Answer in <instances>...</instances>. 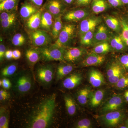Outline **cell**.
Returning <instances> with one entry per match:
<instances>
[{"label": "cell", "mask_w": 128, "mask_h": 128, "mask_svg": "<svg viewBox=\"0 0 128 128\" xmlns=\"http://www.w3.org/2000/svg\"><path fill=\"white\" fill-rule=\"evenodd\" d=\"M56 96L53 94L36 106L30 114L28 128H46L52 123L56 107Z\"/></svg>", "instance_id": "1"}, {"label": "cell", "mask_w": 128, "mask_h": 128, "mask_svg": "<svg viewBox=\"0 0 128 128\" xmlns=\"http://www.w3.org/2000/svg\"><path fill=\"white\" fill-rule=\"evenodd\" d=\"M43 58L46 61H64L65 51L64 48L54 46L40 48L38 50Z\"/></svg>", "instance_id": "2"}, {"label": "cell", "mask_w": 128, "mask_h": 128, "mask_svg": "<svg viewBox=\"0 0 128 128\" xmlns=\"http://www.w3.org/2000/svg\"><path fill=\"white\" fill-rule=\"evenodd\" d=\"M75 30V27L72 24H68L63 27L59 35L53 45L62 48L67 45L70 41Z\"/></svg>", "instance_id": "3"}, {"label": "cell", "mask_w": 128, "mask_h": 128, "mask_svg": "<svg viewBox=\"0 0 128 128\" xmlns=\"http://www.w3.org/2000/svg\"><path fill=\"white\" fill-rule=\"evenodd\" d=\"M123 112L116 110L104 114L100 118L105 125L109 127H115L118 125L124 118Z\"/></svg>", "instance_id": "4"}, {"label": "cell", "mask_w": 128, "mask_h": 128, "mask_svg": "<svg viewBox=\"0 0 128 128\" xmlns=\"http://www.w3.org/2000/svg\"><path fill=\"white\" fill-rule=\"evenodd\" d=\"M124 67L120 62L112 63L108 67L106 74L108 82L115 85L124 73Z\"/></svg>", "instance_id": "5"}, {"label": "cell", "mask_w": 128, "mask_h": 128, "mask_svg": "<svg viewBox=\"0 0 128 128\" xmlns=\"http://www.w3.org/2000/svg\"><path fill=\"white\" fill-rule=\"evenodd\" d=\"M123 104V99L120 94H116L107 101L101 109L102 113L104 114L108 112L118 110Z\"/></svg>", "instance_id": "6"}, {"label": "cell", "mask_w": 128, "mask_h": 128, "mask_svg": "<svg viewBox=\"0 0 128 128\" xmlns=\"http://www.w3.org/2000/svg\"><path fill=\"white\" fill-rule=\"evenodd\" d=\"M37 79L40 82L44 85L50 84L52 82L54 76V70L50 66L40 67L37 70Z\"/></svg>", "instance_id": "7"}, {"label": "cell", "mask_w": 128, "mask_h": 128, "mask_svg": "<svg viewBox=\"0 0 128 128\" xmlns=\"http://www.w3.org/2000/svg\"><path fill=\"white\" fill-rule=\"evenodd\" d=\"M101 22L100 18L97 17L88 16L84 18L80 24V34L82 35L89 31L95 30Z\"/></svg>", "instance_id": "8"}, {"label": "cell", "mask_w": 128, "mask_h": 128, "mask_svg": "<svg viewBox=\"0 0 128 128\" xmlns=\"http://www.w3.org/2000/svg\"><path fill=\"white\" fill-rule=\"evenodd\" d=\"M32 87V80L28 76L23 74L19 76L16 79L15 87L21 94H24L29 91Z\"/></svg>", "instance_id": "9"}, {"label": "cell", "mask_w": 128, "mask_h": 128, "mask_svg": "<svg viewBox=\"0 0 128 128\" xmlns=\"http://www.w3.org/2000/svg\"><path fill=\"white\" fill-rule=\"evenodd\" d=\"M31 39L33 44L37 46L48 45L51 41L50 36L43 30H36L32 33Z\"/></svg>", "instance_id": "10"}, {"label": "cell", "mask_w": 128, "mask_h": 128, "mask_svg": "<svg viewBox=\"0 0 128 128\" xmlns=\"http://www.w3.org/2000/svg\"><path fill=\"white\" fill-rule=\"evenodd\" d=\"M89 16L88 9L81 8L70 11L65 14L64 19L67 22H76L83 20Z\"/></svg>", "instance_id": "11"}, {"label": "cell", "mask_w": 128, "mask_h": 128, "mask_svg": "<svg viewBox=\"0 0 128 128\" xmlns=\"http://www.w3.org/2000/svg\"><path fill=\"white\" fill-rule=\"evenodd\" d=\"M112 35L107 28L103 25L98 26L94 34L92 45L107 41L112 38Z\"/></svg>", "instance_id": "12"}, {"label": "cell", "mask_w": 128, "mask_h": 128, "mask_svg": "<svg viewBox=\"0 0 128 128\" xmlns=\"http://www.w3.org/2000/svg\"><path fill=\"white\" fill-rule=\"evenodd\" d=\"M105 56L92 52L89 54L82 62L84 67L99 66L103 64L105 60Z\"/></svg>", "instance_id": "13"}, {"label": "cell", "mask_w": 128, "mask_h": 128, "mask_svg": "<svg viewBox=\"0 0 128 128\" xmlns=\"http://www.w3.org/2000/svg\"><path fill=\"white\" fill-rule=\"evenodd\" d=\"M65 6V4L62 0H48L45 4V8L53 16L57 17L63 11Z\"/></svg>", "instance_id": "14"}, {"label": "cell", "mask_w": 128, "mask_h": 128, "mask_svg": "<svg viewBox=\"0 0 128 128\" xmlns=\"http://www.w3.org/2000/svg\"><path fill=\"white\" fill-rule=\"evenodd\" d=\"M86 53L84 48H72L65 51L64 59L68 62H74L80 58Z\"/></svg>", "instance_id": "15"}, {"label": "cell", "mask_w": 128, "mask_h": 128, "mask_svg": "<svg viewBox=\"0 0 128 128\" xmlns=\"http://www.w3.org/2000/svg\"><path fill=\"white\" fill-rule=\"evenodd\" d=\"M88 79L91 85L94 88H98L104 84L105 79L100 72L96 69L91 70L88 73Z\"/></svg>", "instance_id": "16"}, {"label": "cell", "mask_w": 128, "mask_h": 128, "mask_svg": "<svg viewBox=\"0 0 128 128\" xmlns=\"http://www.w3.org/2000/svg\"><path fill=\"white\" fill-rule=\"evenodd\" d=\"M82 80L80 73H74L67 76L62 82L63 86L66 89H74L81 83Z\"/></svg>", "instance_id": "17"}, {"label": "cell", "mask_w": 128, "mask_h": 128, "mask_svg": "<svg viewBox=\"0 0 128 128\" xmlns=\"http://www.w3.org/2000/svg\"><path fill=\"white\" fill-rule=\"evenodd\" d=\"M105 93V91L103 89L92 92L89 100V105L91 107H96L100 104L103 100Z\"/></svg>", "instance_id": "18"}, {"label": "cell", "mask_w": 128, "mask_h": 128, "mask_svg": "<svg viewBox=\"0 0 128 128\" xmlns=\"http://www.w3.org/2000/svg\"><path fill=\"white\" fill-rule=\"evenodd\" d=\"M0 19L2 28H8L11 26L15 22L16 20V14L4 12L0 14Z\"/></svg>", "instance_id": "19"}, {"label": "cell", "mask_w": 128, "mask_h": 128, "mask_svg": "<svg viewBox=\"0 0 128 128\" xmlns=\"http://www.w3.org/2000/svg\"><path fill=\"white\" fill-rule=\"evenodd\" d=\"M38 11V9L34 5L30 2H25L21 7L20 14L24 18H29Z\"/></svg>", "instance_id": "20"}, {"label": "cell", "mask_w": 128, "mask_h": 128, "mask_svg": "<svg viewBox=\"0 0 128 128\" xmlns=\"http://www.w3.org/2000/svg\"><path fill=\"white\" fill-rule=\"evenodd\" d=\"M108 4L106 0H92V10L95 14H99L106 10L108 7Z\"/></svg>", "instance_id": "21"}, {"label": "cell", "mask_w": 128, "mask_h": 128, "mask_svg": "<svg viewBox=\"0 0 128 128\" xmlns=\"http://www.w3.org/2000/svg\"><path fill=\"white\" fill-rule=\"evenodd\" d=\"M92 90L88 87L80 89L77 95V99L78 102L82 105H85L89 102Z\"/></svg>", "instance_id": "22"}, {"label": "cell", "mask_w": 128, "mask_h": 128, "mask_svg": "<svg viewBox=\"0 0 128 128\" xmlns=\"http://www.w3.org/2000/svg\"><path fill=\"white\" fill-rule=\"evenodd\" d=\"M52 16L51 13L48 11L43 13L41 16L40 26L47 31L50 30L53 24Z\"/></svg>", "instance_id": "23"}, {"label": "cell", "mask_w": 128, "mask_h": 128, "mask_svg": "<svg viewBox=\"0 0 128 128\" xmlns=\"http://www.w3.org/2000/svg\"><path fill=\"white\" fill-rule=\"evenodd\" d=\"M41 13L38 11L28 18L27 22L28 27L32 30H35L40 26L41 18Z\"/></svg>", "instance_id": "24"}, {"label": "cell", "mask_w": 128, "mask_h": 128, "mask_svg": "<svg viewBox=\"0 0 128 128\" xmlns=\"http://www.w3.org/2000/svg\"><path fill=\"white\" fill-rule=\"evenodd\" d=\"M110 44L112 48L117 51H124L127 46L120 36H115L112 38Z\"/></svg>", "instance_id": "25"}, {"label": "cell", "mask_w": 128, "mask_h": 128, "mask_svg": "<svg viewBox=\"0 0 128 128\" xmlns=\"http://www.w3.org/2000/svg\"><path fill=\"white\" fill-rule=\"evenodd\" d=\"M73 66L69 64L60 65L58 66L56 73L57 80H61L71 73L73 70Z\"/></svg>", "instance_id": "26"}, {"label": "cell", "mask_w": 128, "mask_h": 128, "mask_svg": "<svg viewBox=\"0 0 128 128\" xmlns=\"http://www.w3.org/2000/svg\"><path fill=\"white\" fill-rule=\"evenodd\" d=\"M112 48L107 41L102 42L96 44L92 49V52L99 54H104L110 52Z\"/></svg>", "instance_id": "27"}, {"label": "cell", "mask_w": 128, "mask_h": 128, "mask_svg": "<svg viewBox=\"0 0 128 128\" xmlns=\"http://www.w3.org/2000/svg\"><path fill=\"white\" fill-rule=\"evenodd\" d=\"M105 22L108 26L115 32H119L121 29L120 22L115 18L107 16L105 18Z\"/></svg>", "instance_id": "28"}, {"label": "cell", "mask_w": 128, "mask_h": 128, "mask_svg": "<svg viewBox=\"0 0 128 128\" xmlns=\"http://www.w3.org/2000/svg\"><path fill=\"white\" fill-rule=\"evenodd\" d=\"M66 110L69 115L73 116L76 113V108L74 100L70 96H66L64 97Z\"/></svg>", "instance_id": "29"}, {"label": "cell", "mask_w": 128, "mask_h": 128, "mask_svg": "<svg viewBox=\"0 0 128 128\" xmlns=\"http://www.w3.org/2000/svg\"><path fill=\"white\" fill-rule=\"evenodd\" d=\"M121 34L120 36L128 47V15L120 21Z\"/></svg>", "instance_id": "30"}, {"label": "cell", "mask_w": 128, "mask_h": 128, "mask_svg": "<svg viewBox=\"0 0 128 128\" xmlns=\"http://www.w3.org/2000/svg\"><path fill=\"white\" fill-rule=\"evenodd\" d=\"M18 0H6L0 3V12L9 11L17 6Z\"/></svg>", "instance_id": "31"}, {"label": "cell", "mask_w": 128, "mask_h": 128, "mask_svg": "<svg viewBox=\"0 0 128 128\" xmlns=\"http://www.w3.org/2000/svg\"><path fill=\"white\" fill-rule=\"evenodd\" d=\"M95 30H92L81 35L80 43L82 45L85 46L92 45Z\"/></svg>", "instance_id": "32"}, {"label": "cell", "mask_w": 128, "mask_h": 128, "mask_svg": "<svg viewBox=\"0 0 128 128\" xmlns=\"http://www.w3.org/2000/svg\"><path fill=\"white\" fill-rule=\"evenodd\" d=\"M40 55L39 51L34 49L28 50L26 52L27 59L32 64H36L39 60Z\"/></svg>", "instance_id": "33"}, {"label": "cell", "mask_w": 128, "mask_h": 128, "mask_svg": "<svg viewBox=\"0 0 128 128\" xmlns=\"http://www.w3.org/2000/svg\"><path fill=\"white\" fill-rule=\"evenodd\" d=\"M63 28L61 16L56 17L52 31V34L54 39L58 38Z\"/></svg>", "instance_id": "34"}, {"label": "cell", "mask_w": 128, "mask_h": 128, "mask_svg": "<svg viewBox=\"0 0 128 128\" xmlns=\"http://www.w3.org/2000/svg\"><path fill=\"white\" fill-rule=\"evenodd\" d=\"M9 118L7 112L4 108H0V128H8Z\"/></svg>", "instance_id": "35"}, {"label": "cell", "mask_w": 128, "mask_h": 128, "mask_svg": "<svg viewBox=\"0 0 128 128\" xmlns=\"http://www.w3.org/2000/svg\"><path fill=\"white\" fill-rule=\"evenodd\" d=\"M16 65L12 64L6 66L1 71L2 75L4 77H8L14 74L17 70Z\"/></svg>", "instance_id": "36"}, {"label": "cell", "mask_w": 128, "mask_h": 128, "mask_svg": "<svg viewBox=\"0 0 128 128\" xmlns=\"http://www.w3.org/2000/svg\"><path fill=\"white\" fill-rule=\"evenodd\" d=\"M118 89H124L128 86V73H124L115 84Z\"/></svg>", "instance_id": "37"}, {"label": "cell", "mask_w": 128, "mask_h": 128, "mask_svg": "<svg viewBox=\"0 0 128 128\" xmlns=\"http://www.w3.org/2000/svg\"><path fill=\"white\" fill-rule=\"evenodd\" d=\"M25 41V38L23 35L18 33L14 35L12 40V42L15 46H19L23 45Z\"/></svg>", "instance_id": "38"}, {"label": "cell", "mask_w": 128, "mask_h": 128, "mask_svg": "<svg viewBox=\"0 0 128 128\" xmlns=\"http://www.w3.org/2000/svg\"><path fill=\"white\" fill-rule=\"evenodd\" d=\"M91 122L88 118H84L79 121L76 124L77 128H92Z\"/></svg>", "instance_id": "39"}, {"label": "cell", "mask_w": 128, "mask_h": 128, "mask_svg": "<svg viewBox=\"0 0 128 128\" xmlns=\"http://www.w3.org/2000/svg\"><path fill=\"white\" fill-rule=\"evenodd\" d=\"M119 62L124 70L128 71V54L121 56L119 58Z\"/></svg>", "instance_id": "40"}, {"label": "cell", "mask_w": 128, "mask_h": 128, "mask_svg": "<svg viewBox=\"0 0 128 128\" xmlns=\"http://www.w3.org/2000/svg\"><path fill=\"white\" fill-rule=\"evenodd\" d=\"M0 85L4 89H8L11 87L12 83L8 79L4 78L0 81Z\"/></svg>", "instance_id": "41"}, {"label": "cell", "mask_w": 128, "mask_h": 128, "mask_svg": "<svg viewBox=\"0 0 128 128\" xmlns=\"http://www.w3.org/2000/svg\"><path fill=\"white\" fill-rule=\"evenodd\" d=\"M108 4L114 7H118L124 6L121 0H107Z\"/></svg>", "instance_id": "42"}, {"label": "cell", "mask_w": 128, "mask_h": 128, "mask_svg": "<svg viewBox=\"0 0 128 128\" xmlns=\"http://www.w3.org/2000/svg\"><path fill=\"white\" fill-rule=\"evenodd\" d=\"M92 0H75L76 4L80 6H87L91 4Z\"/></svg>", "instance_id": "43"}, {"label": "cell", "mask_w": 128, "mask_h": 128, "mask_svg": "<svg viewBox=\"0 0 128 128\" xmlns=\"http://www.w3.org/2000/svg\"><path fill=\"white\" fill-rule=\"evenodd\" d=\"M6 48L4 44H1L0 45V60L2 61L5 56Z\"/></svg>", "instance_id": "44"}, {"label": "cell", "mask_w": 128, "mask_h": 128, "mask_svg": "<svg viewBox=\"0 0 128 128\" xmlns=\"http://www.w3.org/2000/svg\"><path fill=\"white\" fill-rule=\"evenodd\" d=\"M31 3L37 6H40L42 5L44 0H28Z\"/></svg>", "instance_id": "45"}, {"label": "cell", "mask_w": 128, "mask_h": 128, "mask_svg": "<svg viewBox=\"0 0 128 128\" xmlns=\"http://www.w3.org/2000/svg\"><path fill=\"white\" fill-rule=\"evenodd\" d=\"M21 56V53L20 50H16L13 51L12 58L14 60H18L20 58Z\"/></svg>", "instance_id": "46"}, {"label": "cell", "mask_w": 128, "mask_h": 128, "mask_svg": "<svg viewBox=\"0 0 128 128\" xmlns=\"http://www.w3.org/2000/svg\"><path fill=\"white\" fill-rule=\"evenodd\" d=\"M5 56L7 59H11L12 58L13 51H12V50H6L5 53Z\"/></svg>", "instance_id": "47"}, {"label": "cell", "mask_w": 128, "mask_h": 128, "mask_svg": "<svg viewBox=\"0 0 128 128\" xmlns=\"http://www.w3.org/2000/svg\"><path fill=\"white\" fill-rule=\"evenodd\" d=\"M9 94H0V100L1 101H4L9 98Z\"/></svg>", "instance_id": "48"}, {"label": "cell", "mask_w": 128, "mask_h": 128, "mask_svg": "<svg viewBox=\"0 0 128 128\" xmlns=\"http://www.w3.org/2000/svg\"><path fill=\"white\" fill-rule=\"evenodd\" d=\"M63 2L66 4H70L73 3L75 0H62Z\"/></svg>", "instance_id": "49"}, {"label": "cell", "mask_w": 128, "mask_h": 128, "mask_svg": "<svg viewBox=\"0 0 128 128\" xmlns=\"http://www.w3.org/2000/svg\"><path fill=\"white\" fill-rule=\"evenodd\" d=\"M124 97L126 102H128V90L124 92Z\"/></svg>", "instance_id": "50"}, {"label": "cell", "mask_w": 128, "mask_h": 128, "mask_svg": "<svg viewBox=\"0 0 128 128\" xmlns=\"http://www.w3.org/2000/svg\"><path fill=\"white\" fill-rule=\"evenodd\" d=\"M124 5L128 6V0H121Z\"/></svg>", "instance_id": "51"}, {"label": "cell", "mask_w": 128, "mask_h": 128, "mask_svg": "<svg viewBox=\"0 0 128 128\" xmlns=\"http://www.w3.org/2000/svg\"><path fill=\"white\" fill-rule=\"evenodd\" d=\"M120 128H128V127L127 126H120Z\"/></svg>", "instance_id": "52"}, {"label": "cell", "mask_w": 128, "mask_h": 128, "mask_svg": "<svg viewBox=\"0 0 128 128\" xmlns=\"http://www.w3.org/2000/svg\"><path fill=\"white\" fill-rule=\"evenodd\" d=\"M126 126H128V120H127V121H126Z\"/></svg>", "instance_id": "53"}, {"label": "cell", "mask_w": 128, "mask_h": 128, "mask_svg": "<svg viewBox=\"0 0 128 128\" xmlns=\"http://www.w3.org/2000/svg\"><path fill=\"white\" fill-rule=\"evenodd\" d=\"M5 0H0V2H2Z\"/></svg>", "instance_id": "54"}]
</instances>
